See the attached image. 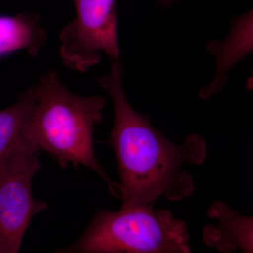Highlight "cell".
<instances>
[{
	"label": "cell",
	"instance_id": "277c9868",
	"mask_svg": "<svg viewBox=\"0 0 253 253\" xmlns=\"http://www.w3.org/2000/svg\"><path fill=\"white\" fill-rule=\"evenodd\" d=\"M76 16L60 35L65 66L84 72L101 59V53L118 60L116 0H73Z\"/></svg>",
	"mask_w": 253,
	"mask_h": 253
},
{
	"label": "cell",
	"instance_id": "7a4b0ae2",
	"mask_svg": "<svg viewBox=\"0 0 253 253\" xmlns=\"http://www.w3.org/2000/svg\"><path fill=\"white\" fill-rule=\"evenodd\" d=\"M33 89L28 128L39 149L51 154L62 167L72 163L92 169L119 198V184L110 179L94 154L93 135L95 126L102 120L104 98L73 94L54 71L42 76Z\"/></svg>",
	"mask_w": 253,
	"mask_h": 253
},
{
	"label": "cell",
	"instance_id": "52a82bcc",
	"mask_svg": "<svg viewBox=\"0 0 253 253\" xmlns=\"http://www.w3.org/2000/svg\"><path fill=\"white\" fill-rule=\"evenodd\" d=\"M209 217L217 219V224L204 228L203 239L210 247L222 253L241 250L253 253V219L240 214L221 201L214 203L208 211Z\"/></svg>",
	"mask_w": 253,
	"mask_h": 253
},
{
	"label": "cell",
	"instance_id": "ba28073f",
	"mask_svg": "<svg viewBox=\"0 0 253 253\" xmlns=\"http://www.w3.org/2000/svg\"><path fill=\"white\" fill-rule=\"evenodd\" d=\"M46 41L45 30L36 15L0 16V56L21 50L36 56Z\"/></svg>",
	"mask_w": 253,
	"mask_h": 253
},
{
	"label": "cell",
	"instance_id": "6da1fadb",
	"mask_svg": "<svg viewBox=\"0 0 253 253\" xmlns=\"http://www.w3.org/2000/svg\"><path fill=\"white\" fill-rule=\"evenodd\" d=\"M111 71L99 80L114 106L111 142L120 176L121 210L154 205L161 197L181 201L194 194L192 176L184 168L199 166L207 155L206 141L191 134L181 144L168 140L128 102L122 84V66L111 60Z\"/></svg>",
	"mask_w": 253,
	"mask_h": 253
},
{
	"label": "cell",
	"instance_id": "8992f818",
	"mask_svg": "<svg viewBox=\"0 0 253 253\" xmlns=\"http://www.w3.org/2000/svg\"><path fill=\"white\" fill-rule=\"evenodd\" d=\"M33 102V86L20 95L14 105L0 111V173L18 158L41 151L28 128Z\"/></svg>",
	"mask_w": 253,
	"mask_h": 253
},
{
	"label": "cell",
	"instance_id": "5b68a950",
	"mask_svg": "<svg viewBox=\"0 0 253 253\" xmlns=\"http://www.w3.org/2000/svg\"><path fill=\"white\" fill-rule=\"evenodd\" d=\"M40 168L37 153L18 158L0 173V253L19 252L33 217L47 208L32 193Z\"/></svg>",
	"mask_w": 253,
	"mask_h": 253
},
{
	"label": "cell",
	"instance_id": "9c48e42d",
	"mask_svg": "<svg viewBox=\"0 0 253 253\" xmlns=\"http://www.w3.org/2000/svg\"><path fill=\"white\" fill-rule=\"evenodd\" d=\"M161 1L165 3H169L171 2V1H174V0H161Z\"/></svg>",
	"mask_w": 253,
	"mask_h": 253
},
{
	"label": "cell",
	"instance_id": "3957f363",
	"mask_svg": "<svg viewBox=\"0 0 253 253\" xmlns=\"http://www.w3.org/2000/svg\"><path fill=\"white\" fill-rule=\"evenodd\" d=\"M57 253H189L185 222L154 205L97 213L74 244Z\"/></svg>",
	"mask_w": 253,
	"mask_h": 253
}]
</instances>
